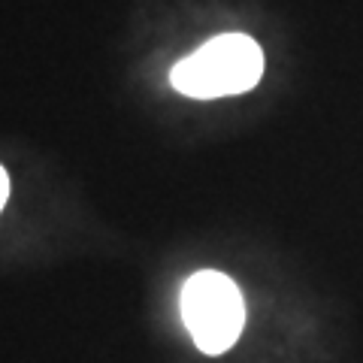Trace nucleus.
Here are the masks:
<instances>
[{
	"label": "nucleus",
	"mask_w": 363,
	"mask_h": 363,
	"mask_svg": "<svg viewBox=\"0 0 363 363\" xmlns=\"http://www.w3.org/2000/svg\"><path fill=\"white\" fill-rule=\"evenodd\" d=\"M264 76V52L245 33H221L203 43L194 55L179 61L169 82L179 94L194 100H215L245 94Z\"/></svg>",
	"instance_id": "obj_1"
},
{
	"label": "nucleus",
	"mask_w": 363,
	"mask_h": 363,
	"mask_svg": "<svg viewBox=\"0 0 363 363\" xmlns=\"http://www.w3.org/2000/svg\"><path fill=\"white\" fill-rule=\"evenodd\" d=\"M182 321L203 354H224L245 327V303L230 276L218 269L194 272L182 288Z\"/></svg>",
	"instance_id": "obj_2"
},
{
	"label": "nucleus",
	"mask_w": 363,
	"mask_h": 363,
	"mask_svg": "<svg viewBox=\"0 0 363 363\" xmlns=\"http://www.w3.org/2000/svg\"><path fill=\"white\" fill-rule=\"evenodd\" d=\"M6 197H9V176H6V169L0 167V209L6 206Z\"/></svg>",
	"instance_id": "obj_3"
}]
</instances>
